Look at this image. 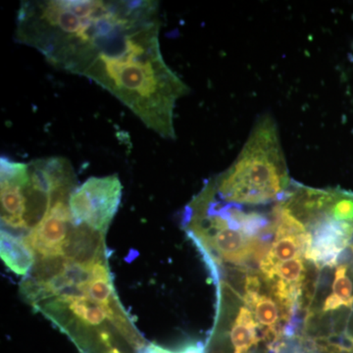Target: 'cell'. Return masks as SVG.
I'll use <instances>...</instances> for the list:
<instances>
[{
  "instance_id": "16",
  "label": "cell",
  "mask_w": 353,
  "mask_h": 353,
  "mask_svg": "<svg viewBox=\"0 0 353 353\" xmlns=\"http://www.w3.org/2000/svg\"><path fill=\"white\" fill-rule=\"evenodd\" d=\"M352 48H353V44H352Z\"/></svg>"
},
{
  "instance_id": "7",
  "label": "cell",
  "mask_w": 353,
  "mask_h": 353,
  "mask_svg": "<svg viewBox=\"0 0 353 353\" xmlns=\"http://www.w3.org/2000/svg\"><path fill=\"white\" fill-rule=\"evenodd\" d=\"M274 236L270 250L260 262L261 273L276 265L303 256L311 239L309 231L303 234H275Z\"/></svg>"
},
{
  "instance_id": "4",
  "label": "cell",
  "mask_w": 353,
  "mask_h": 353,
  "mask_svg": "<svg viewBox=\"0 0 353 353\" xmlns=\"http://www.w3.org/2000/svg\"><path fill=\"white\" fill-rule=\"evenodd\" d=\"M260 289H261V282L259 276H248L246 279L243 301L246 307L252 311L255 321L261 329L263 334L262 338L269 341V347H270L281 343V338L284 334L282 322L285 321L288 324L292 318L281 311L282 305L277 299L261 294Z\"/></svg>"
},
{
  "instance_id": "10",
  "label": "cell",
  "mask_w": 353,
  "mask_h": 353,
  "mask_svg": "<svg viewBox=\"0 0 353 353\" xmlns=\"http://www.w3.org/2000/svg\"><path fill=\"white\" fill-rule=\"evenodd\" d=\"M353 305V285L347 276V265H339L334 272L333 292L327 297L323 311L338 310L341 306L352 307Z\"/></svg>"
},
{
  "instance_id": "6",
  "label": "cell",
  "mask_w": 353,
  "mask_h": 353,
  "mask_svg": "<svg viewBox=\"0 0 353 353\" xmlns=\"http://www.w3.org/2000/svg\"><path fill=\"white\" fill-rule=\"evenodd\" d=\"M73 221L48 214L26 239L25 243L39 256L62 255V248L74 226Z\"/></svg>"
},
{
  "instance_id": "15",
  "label": "cell",
  "mask_w": 353,
  "mask_h": 353,
  "mask_svg": "<svg viewBox=\"0 0 353 353\" xmlns=\"http://www.w3.org/2000/svg\"><path fill=\"white\" fill-rule=\"evenodd\" d=\"M170 353H204V345H202L201 341H199V343L185 345L180 350H176V352L170 350Z\"/></svg>"
},
{
  "instance_id": "14",
  "label": "cell",
  "mask_w": 353,
  "mask_h": 353,
  "mask_svg": "<svg viewBox=\"0 0 353 353\" xmlns=\"http://www.w3.org/2000/svg\"><path fill=\"white\" fill-rule=\"evenodd\" d=\"M63 274L72 285L85 288V289L90 284V281L92 280L90 268L75 263V262L70 261V260Z\"/></svg>"
},
{
  "instance_id": "13",
  "label": "cell",
  "mask_w": 353,
  "mask_h": 353,
  "mask_svg": "<svg viewBox=\"0 0 353 353\" xmlns=\"http://www.w3.org/2000/svg\"><path fill=\"white\" fill-rule=\"evenodd\" d=\"M21 292L32 303H38L43 299L52 296L44 282L28 277L21 283Z\"/></svg>"
},
{
  "instance_id": "1",
  "label": "cell",
  "mask_w": 353,
  "mask_h": 353,
  "mask_svg": "<svg viewBox=\"0 0 353 353\" xmlns=\"http://www.w3.org/2000/svg\"><path fill=\"white\" fill-rule=\"evenodd\" d=\"M159 32H146L116 57L97 58L83 77L119 99L162 138L175 139L174 111L190 88L165 62Z\"/></svg>"
},
{
  "instance_id": "5",
  "label": "cell",
  "mask_w": 353,
  "mask_h": 353,
  "mask_svg": "<svg viewBox=\"0 0 353 353\" xmlns=\"http://www.w3.org/2000/svg\"><path fill=\"white\" fill-rule=\"evenodd\" d=\"M103 240L104 234L101 232L85 224L74 225L62 248V256L90 268L102 260Z\"/></svg>"
},
{
  "instance_id": "9",
  "label": "cell",
  "mask_w": 353,
  "mask_h": 353,
  "mask_svg": "<svg viewBox=\"0 0 353 353\" xmlns=\"http://www.w3.org/2000/svg\"><path fill=\"white\" fill-rule=\"evenodd\" d=\"M257 324L252 311L246 306L239 310L231 331L234 353H248L259 345L262 336L257 332Z\"/></svg>"
},
{
  "instance_id": "12",
  "label": "cell",
  "mask_w": 353,
  "mask_h": 353,
  "mask_svg": "<svg viewBox=\"0 0 353 353\" xmlns=\"http://www.w3.org/2000/svg\"><path fill=\"white\" fill-rule=\"evenodd\" d=\"M88 297L94 303L102 306L112 305L116 301L111 278L92 279L85 287Z\"/></svg>"
},
{
  "instance_id": "11",
  "label": "cell",
  "mask_w": 353,
  "mask_h": 353,
  "mask_svg": "<svg viewBox=\"0 0 353 353\" xmlns=\"http://www.w3.org/2000/svg\"><path fill=\"white\" fill-rule=\"evenodd\" d=\"M69 260L62 255L57 256H39L36 255V262L29 273V277L39 282H48L51 279L64 273Z\"/></svg>"
},
{
  "instance_id": "2",
  "label": "cell",
  "mask_w": 353,
  "mask_h": 353,
  "mask_svg": "<svg viewBox=\"0 0 353 353\" xmlns=\"http://www.w3.org/2000/svg\"><path fill=\"white\" fill-rule=\"evenodd\" d=\"M221 201L236 205L281 201L290 180L277 123L270 114L257 120L231 167L213 183Z\"/></svg>"
},
{
  "instance_id": "8",
  "label": "cell",
  "mask_w": 353,
  "mask_h": 353,
  "mask_svg": "<svg viewBox=\"0 0 353 353\" xmlns=\"http://www.w3.org/2000/svg\"><path fill=\"white\" fill-rule=\"evenodd\" d=\"M0 243L1 259L6 266L17 275H28L36 262V253L34 250L24 240H20L4 232H1Z\"/></svg>"
},
{
  "instance_id": "3",
  "label": "cell",
  "mask_w": 353,
  "mask_h": 353,
  "mask_svg": "<svg viewBox=\"0 0 353 353\" xmlns=\"http://www.w3.org/2000/svg\"><path fill=\"white\" fill-rule=\"evenodd\" d=\"M122 189L117 175L88 179L70 197L74 224H85L105 234L119 208Z\"/></svg>"
}]
</instances>
